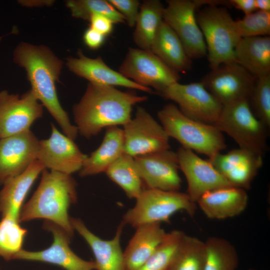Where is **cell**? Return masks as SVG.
<instances>
[{"label": "cell", "mask_w": 270, "mask_h": 270, "mask_svg": "<svg viewBox=\"0 0 270 270\" xmlns=\"http://www.w3.org/2000/svg\"><path fill=\"white\" fill-rule=\"evenodd\" d=\"M14 62L24 68L31 90L60 127L64 134L74 140L78 134L68 114L59 101L56 83L59 81L63 61L48 46L20 42L12 54Z\"/></svg>", "instance_id": "6da1fadb"}, {"label": "cell", "mask_w": 270, "mask_h": 270, "mask_svg": "<svg viewBox=\"0 0 270 270\" xmlns=\"http://www.w3.org/2000/svg\"><path fill=\"white\" fill-rule=\"evenodd\" d=\"M148 99L134 91L89 83L80 100L72 108L78 134L90 138L103 128L124 126L132 118L133 106Z\"/></svg>", "instance_id": "7a4b0ae2"}, {"label": "cell", "mask_w": 270, "mask_h": 270, "mask_svg": "<svg viewBox=\"0 0 270 270\" xmlns=\"http://www.w3.org/2000/svg\"><path fill=\"white\" fill-rule=\"evenodd\" d=\"M76 186L71 175L44 169L36 190L22 206L19 222L44 219L60 227L72 238L74 230L68 211L77 200Z\"/></svg>", "instance_id": "3957f363"}, {"label": "cell", "mask_w": 270, "mask_h": 270, "mask_svg": "<svg viewBox=\"0 0 270 270\" xmlns=\"http://www.w3.org/2000/svg\"><path fill=\"white\" fill-rule=\"evenodd\" d=\"M160 124L169 138L182 147L212 158L225 149L222 132L215 126L191 119L174 104L164 106L158 112Z\"/></svg>", "instance_id": "277c9868"}, {"label": "cell", "mask_w": 270, "mask_h": 270, "mask_svg": "<svg viewBox=\"0 0 270 270\" xmlns=\"http://www.w3.org/2000/svg\"><path fill=\"white\" fill-rule=\"evenodd\" d=\"M196 18L205 41L211 69L236 62L234 50L241 38L227 10L208 4L198 13Z\"/></svg>", "instance_id": "5b68a950"}, {"label": "cell", "mask_w": 270, "mask_h": 270, "mask_svg": "<svg viewBox=\"0 0 270 270\" xmlns=\"http://www.w3.org/2000/svg\"><path fill=\"white\" fill-rule=\"evenodd\" d=\"M136 200L121 222L135 228L146 224L168 222L174 214L180 210L192 216L196 208V204L188 194L180 191L144 188Z\"/></svg>", "instance_id": "8992f818"}, {"label": "cell", "mask_w": 270, "mask_h": 270, "mask_svg": "<svg viewBox=\"0 0 270 270\" xmlns=\"http://www.w3.org/2000/svg\"><path fill=\"white\" fill-rule=\"evenodd\" d=\"M239 146L263 156L267 150L268 127L254 114L248 100L223 106L216 125Z\"/></svg>", "instance_id": "52a82bcc"}, {"label": "cell", "mask_w": 270, "mask_h": 270, "mask_svg": "<svg viewBox=\"0 0 270 270\" xmlns=\"http://www.w3.org/2000/svg\"><path fill=\"white\" fill-rule=\"evenodd\" d=\"M118 72L138 84L154 88L158 93L180 80L179 74L151 50L138 48H129Z\"/></svg>", "instance_id": "ba28073f"}, {"label": "cell", "mask_w": 270, "mask_h": 270, "mask_svg": "<svg viewBox=\"0 0 270 270\" xmlns=\"http://www.w3.org/2000/svg\"><path fill=\"white\" fill-rule=\"evenodd\" d=\"M176 102L187 117L215 126L223 105L204 87L201 82L182 84L174 83L158 93Z\"/></svg>", "instance_id": "9c48e42d"}, {"label": "cell", "mask_w": 270, "mask_h": 270, "mask_svg": "<svg viewBox=\"0 0 270 270\" xmlns=\"http://www.w3.org/2000/svg\"><path fill=\"white\" fill-rule=\"evenodd\" d=\"M124 152L132 157L170 149L169 137L160 124L144 108L124 126Z\"/></svg>", "instance_id": "30bf717a"}, {"label": "cell", "mask_w": 270, "mask_h": 270, "mask_svg": "<svg viewBox=\"0 0 270 270\" xmlns=\"http://www.w3.org/2000/svg\"><path fill=\"white\" fill-rule=\"evenodd\" d=\"M162 18L175 32L191 60L199 59L207 54L202 33L196 21L194 0H168Z\"/></svg>", "instance_id": "8fae6325"}, {"label": "cell", "mask_w": 270, "mask_h": 270, "mask_svg": "<svg viewBox=\"0 0 270 270\" xmlns=\"http://www.w3.org/2000/svg\"><path fill=\"white\" fill-rule=\"evenodd\" d=\"M256 78L236 62L224 64L206 74L200 81L223 106L250 100Z\"/></svg>", "instance_id": "7c38bea8"}, {"label": "cell", "mask_w": 270, "mask_h": 270, "mask_svg": "<svg viewBox=\"0 0 270 270\" xmlns=\"http://www.w3.org/2000/svg\"><path fill=\"white\" fill-rule=\"evenodd\" d=\"M44 106L30 90L22 95L0 90V139L30 130Z\"/></svg>", "instance_id": "4fadbf2b"}, {"label": "cell", "mask_w": 270, "mask_h": 270, "mask_svg": "<svg viewBox=\"0 0 270 270\" xmlns=\"http://www.w3.org/2000/svg\"><path fill=\"white\" fill-rule=\"evenodd\" d=\"M134 158L144 188L179 191L182 181L176 152L168 149Z\"/></svg>", "instance_id": "5bb4252c"}, {"label": "cell", "mask_w": 270, "mask_h": 270, "mask_svg": "<svg viewBox=\"0 0 270 270\" xmlns=\"http://www.w3.org/2000/svg\"><path fill=\"white\" fill-rule=\"evenodd\" d=\"M51 128L50 136L39 141L36 160L50 170L70 175L79 172L88 155L53 124Z\"/></svg>", "instance_id": "9a60e30c"}, {"label": "cell", "mask_w": 270, "mask_h": 270, "mask_svg": "<svg viewBox=\"0 0 270 270\" xmlns=\"http://www.w3.org/2000/svg\"><path fill=\"white\" fill-rule=\"evenodd\" d=\"M43 228L50 232L53 242L47 248L40 251L22 249L14 260L40 262L58 266L65 270H96L94 260H86L76 255L70 246L71 238L60 227L45 220Z\"/></svg>", "instance_id": "2e32d148"}, {"label": "cell", "mask_w": 270, "mask_h": 270, "mask_svg": "<svg viewBox=\"0 0 270 270\" xmlns=\"http://www.w3.org/2000/svg\"><path fill=\"white\" fill-rule=\"evenodd\" d=\"M179 169L187 182L186 194L196 204L206 192L218 188L234 186L228 182L210 162L196 155L194 151L180 147L176 152Z\"/></svg>", "instance_id": "e0dca14e"}, {"label": "cell", "mask_w": 270, "mask_h": 270, "mask_svg": "<svg viewBox=\"0 0 270 270\" xmlns=\"http://www.w3.org/2000/svg\"><path fill=\"white\" fill-rule=\"evenodd\" d=\"M39 141L30 130L0 139V184L22 174L36 159Z\"/></svg>", "instance_id": "ac0fdd59"}, {"label": "cell", "mask_w": 270, "mask_h": 270, "mask_svg": "<svg viewBox=\"0 0 270 270\" xmlns=\"http://www.w3.org/2000/svg\"><path fill=\"white\" fill-rule=\"evenodd\" d=\"M208 160L232 184L244 190L250 187L263 162L262 156L242 148L220 152Z\"/></svg>", "instance_id": "d6986e66"}, {"label": "cell", "mask_w": 270, "mask_h": 270, "mask_svg": "<svg viewBox=\"0 0 270 270\" xmlns=\"http://www.w3.org/2000/svg\"><path fill=\"white\" fill-rule=\"evenodd\" d=\"M66 66L70 72L87 80L89 83L153 92L152 88L137 84L109 67L100 56L89 58L81 50H78L76 57L69 56L66 58Z\"/></svg>", "instance_id": "ffe728a7"}, {"label": "cell", "mask_w": 270, "mask_h": 270, "mask_svg": "<svg viewBox=\"0 0 270 270\" xmlns=\"http://www.w3.org/2000/svg\"><path fill=\"white\" fill-rule=\"evenodd\" d=\"M74 230L84 240L94 257L96 270H126L124 252L120 245L121 236L125 226L120 222L114 236L104 240L92 232L80 218H71Z\"/></svg>", "instance_id": "44dd1931"}, {"label": "cell", "mask_w": 270, "mask_h": 270, "mask_svg": "<svg viewBox=\"0 0 270 270\" xmlns=\"http://www.w3.org/2000/svg\"><path fill=\"white\" fill-rule=\"evenodd\" d=\"M246 190L236 187H226L204 194L196 204L209 218L222 220L239 215L248 203Z\"/></svg>", "instance_id": "7402d4cb"}, {"label": "cell", "mask_w": 270, "mask_h": 270, "mask_svg": "<svg viewBox=\"0 0 270 270\" xmlns=\"http://www.w3.org/2000/svg\"><path fill=\"white\" fill-rule=\"evenodd\" d=\"M45 169L36 159L20 174L3 184L0 191V212L19 221L24 200L40 174Z\"/></svg>", "instance_id": "603a6c76"}, {"label": "cell", "mask_w": 270, "mask_h": 270, "mask_svg": "<svg viewBox=\"0 0 270 270\" xmlns=\"http://www.w3.org/2000/svg\"><path fill=\"white\" fill-rule=\"evenodd\" d=\"M161 223L143 224L136 232L124 252L126 270H136L155 252L166 232Z\"/></svg>", "instance_id": "cb8c5ba5"}, {"label": "cell", "mask_w": 270, "mask_h": 270, "mask_svg": "<svg viewBox=\"0 0 270 270\" xmlns=\"http://www.w3.org/2000/svg\"><path fill=\"white\" fill-rule=\"evenodd\" d=\"M105 129L101 144L85 159L79 171L81 177L105 172L124 152L122 129L118 126H111Z\"/></svg>", "instance_id": "d4e9b609"}, {"label": "cell", "mask_w": 270, "mask_h": 270, "mask_svg": "<svg viewBox=\"0 0 270 270\" xmlns=\"http://www.w3.org/2000/svg\"><path fill=\"white\" fill-rule=\"evenodd\" d=\"M234 56L236 62L256 78L270 75V36L241 38Z\"/></svg>", "instance_id": "484cf974"}, {"label": "cell", "mask_w": 270, "mask_h": 270, "mask_svg": "<svg viewBox=\"0 0 270 270\" xmlns=\"http://www.w3.org/2000/svg\"><path fill=\"white\" fill-rule=\"evenodd\" d=\"M150 50L178 74L186 72L192 68V60L188 56L182 42L164 20L158 28Z\"/></svg>", "instance_id": "4316f807"}, {"label": "cell", "mask_w": 270, "mask_h": 270, "mask_svg": "<svg viewBox=\"0 0 270 270\" xmlns=\"http://www.w3.org/2000/svg\"><path fill=\"white\" fill-rule=\"evenodd\" d=\"M164 6L159 0H146L140 4L133 39L138 48L150 50L163 20Z\"/></svg>", "instance_id": "83f0119b"}, {"label": "cell", "mask_w": 270, "mask_h": 270, "mask_svg": "<svg viewBox=\"0 0 270 270\" xmlns=\"http://www.w3.org/2000/svg\"><path fill=\"white\" fill-rule=\"evenodd\" d=\"M108 178L117 184L130 199H136L144 190L134 158L124 152L105 172Z\"/></svg>", "instance_id": "f1b7e54d"}, {"label": "cell", "mask_w": 270, "mask_h": 270, "mask_svg": "<svg viewBox=\"0 0 270 270\" xmlns=\"http://www.w3.org/2000/svg\"><path fill=\"white\" fill-rule=\"evenodd\" d=\"M204 270H236L238 264L236 248L228 240L209 237L205 242Z\"/></svg>", "instance_id": "f546056e"}, {"label": "cell", "mask_w": 270, "mask_h": 270, "mask_svg": "<svg viewBox=\"0 0 270 270\" xmlns=\"http://www.w3.org/2000/svg\"><path fill=\"white\" fill-rule=\"evenodd\" d=\"M205 259L204 242L185 234L168 270H204Z\"/></svg>", "instance_id": "4dcf8cb0"}, {"label": "cell", "mask_w": 270, "mask_h": 270, "mask_svg": "<svg viewBox=\"0 0 270 270\" xmlns=\"http://www.w3.org/2000/svg\"><path fill=\"white\" fill-rule=\"evenodd\" d=\"M20 223L8 216H2L0 220V256L6 260H14L22 250L28 230Z\"/></svg>", "instance_id": "1f68e13d"}, {"label": "cell", "mask_w": 270, "mask_h": 270, "mask_svg": "<svg viewBox=\"0 0 270 270\" xmlns=\"http://www.w3.org/2000/svg\"><path fill=\"white\" fill-rule=\"evenodd\" d=\"M66 6L75 18L89 20L90 16L100 14L108 18L114 24L126 22L122 16L105 0H68Z\"/></svg>", "instance_id": "d6a6232c"}, {"label": "cell", "mask_w": 270, "mask_h": 270, "mask_svg": "<svg viewBox=\"0 0 270 270\" xmlns=\"http://www.w3.org/2000/svg\"><path fill=\"white\" fill-rule=\"evenodd\" d=\"M184 234V232L176 230L166 232L154 254L136 270H168Z\"/></svg>", "instance_id": "836d02e7"}, {"label": "cell", "mask_w": 270, "mask_h": 270, "mask_svg": "<svg viewBox=\"0 0 270 270\" xmlns=\"http://www.w3.org/2000/svg\"><path fill=\"white\" fill-rule=\"evenodd\" d=\"M235 23L241 38L270 36V12L256 10Z\"/></svg>", "instance_id": "e575fe53"}, {"label": "cell", "mask_w": 270, "mask_h": 270, "mask_svg": "<svg viewBox=\"0 0 270 270\" xmlns=\"http://www.w3.org/2000/svg\"><path fill=\"white\" fill-rule=\"evenodd\" d=\"M254 114L268 128L270 126V75L258 78L250 97Z\"/></svg>", "instance_id": "d590c367"}, {"label": "cell", "mask_w": 270, "mask_h": 270, "mask_svg": "<svg viewBox=\"0 0 270 270\" xmlns=\"http://www.w3.org/2000/svg\"><path fill=\"white\" fill-rule=\"evenodd\" d=\"M122 16L130 28L135 26L138 16L140 2L138 0H108Z\"/></svg>", "instance_id": "8d00e7d4"}, {"label": "cell", "mask_w": 270, "mask_h": 270, "mask_svg": "<svg viewBox=\"0 0 270 270\" xmlns=\"http://www.w3.org/2000/svg\"><path fill=\"white\" fill-rule=\"evenodd\" d=\"M88 22H90V27L105 36L109 34L112 31L114 22L104 16L92 15Z\"/></svg>", "instance_id": "74e56055"}, {"label": "cell", "mask_w": 270, "mask_h": 270, "mask_svg": "<svg viewBox=\"0 0 270 270\" xmlns=\"http://www.w3.org/2000/svg\"><path fill=\"white\" fill-rule=\"evenodd\" d=\"M105 37V36L90 27L85 30L83 35V40L86 45L90 48L96 50L102 46Z\"/></svg>", "instance_id": "f35d334b"}, {"label": "cell", "mask_w": 270, "mask_h": 270, "mask_svg": "<svg viewBox=\"0 0 270 270\" xmlns=\"http://www.w3.org/2000/svg\"><path fill=\"white\" fill-rule=\"evenodd\" d=\"M230 4L242 11L246 15L256 10L254 0H230Z\"/></svg>", "instance_id": "ab89813d"}, {"label": "cell", "mask_w": 270, "mask_h": 270, "mask_svg": "<svg viewBox=\"0 0 270 270\" xmlns=\"http://www.w3.org/2000/svg\"><path fill=\"white\" fill-rule=\"evenodd\" d=\"M54 0H19L18 3L26 6H50L54 4Z\"/></svg>", "instance_id": "60d3db41"}, {"label": "cell", "mask_w": 270, "mask_h": 270, "mask_svg": "<svg viewBox=\"0 0 270 270\" xmlns=\"http://www.w3.org/2000/svg\"><path fill=\"white\" fill-rule=\"evenodd\" d=\"M256 10L270 12V0H254Z\"/></svg>", "instance_id": "b9f144b4"}, {"label": "cell", "mask_w": 270, "mask_h": 270, "mask_svg": "<svg viewBox=\"0 0 270 270\" xmlns=\"http://www.w3.org/2000/svg\"><path fill=\"white\" fill-rule=\"evenodd\" d=\"M4 36H0V42L2 40Z\"/></svg>", "instance_id": "7bdbcfd3"}, {"label": "cell", "mask_w": 270, "mask_h": 270, "mask_svg": "<svg viewBox=\"0 0 270 270\" xmlns=\"http://www.w3.org/2000/svg\"></svg>", "instance_id": "ee69618b"}, {"label": "cell", "mask_w": 270, "mask_h": 270, "mask_svg": "<svg viewBox=\"0 0 270 270\" xmlns=\"http://www.w3.org/2000/svg\"><path fill=\"white\" fill-rule=\"evenodd\" d=\"M0 270H1L0 268Z\"/></svg>", "instance_id": "f6af8a7d"}]
</instances>
